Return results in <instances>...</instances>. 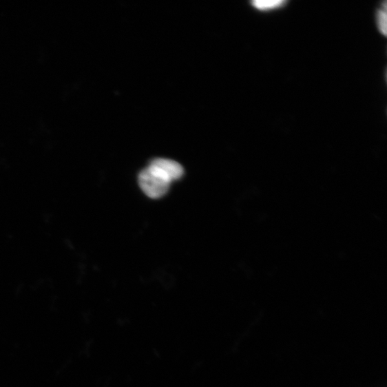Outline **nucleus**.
<instances>
[{"mask_svg": "<svg viewBox=\"0 0 387 387\" xmlns=\"http://www.w3.org/2000/svg\"><path fill=\"white\" fill-rule=\"evenodd\" d=\"M376 22L379 31L384 34H386V9H378L376 12Z\"/></svg>", "mask_w": 387, "mask_h": 387, "instance_id": "obj_4", "label": "nucleus"}, {"mask_svg": "<svg viewBox=\"0 0 387 387\" xmlns=\"http://www.w3.org/2000/svg\"><path fill=\"white\" fill-rule=\"evenodd\" d=\"M149 166L154 168L170 183L174 180H180L184 174V169L181 165L171 160L159 158L154 160Z\"/></svg>", "mask_w": 387, "mask_h": 387, "instance_id": "obj_2", "label": "nucleus"}, {"mask_svg": "<svg viewBox=\"0 0 387 387\" xmlns=\"http://www.w3.org/2000/svg\"><path fill=\"white\" fill-rule=\"evenodd\" d=\"M140 189L149 198L159 199L168 192L170 182L151 166L140 171L138 175Z\"/></svg>", "mask_w": 387, "mask_h": 387, "instance_id": "obj_1", "label": "nucleus"}, {"mask_svg": "<svg viewBox=\"0 0 387 387\" xmlns=\"http://www.w3.org/2000/svg\"><path fill=\"white\" fill-rule=\"evenodd\" d=\"M286 3L284 0H254L251 4L256 9L266 11L283 7Z\"/></svg>", "mask_w": 387, "mask_h": 387, "instance_id": "obj_3", "label": "nucleus"}]
</instances>
